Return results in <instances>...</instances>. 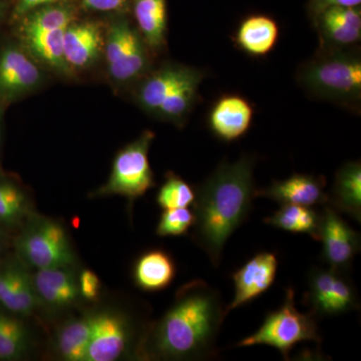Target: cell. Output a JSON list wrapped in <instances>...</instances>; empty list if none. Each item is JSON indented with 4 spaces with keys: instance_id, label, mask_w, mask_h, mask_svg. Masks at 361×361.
Segmentation results:
<instances>
[{
    "instance_id": "obj_1",
    "label": "cell",
    "mask_w": 361,
    "mask_h": 361,
    "mask_svg": "<svg viewBox=\"0 0 361 361\" xmlns=\"http://www.w3.org/2000/svg\"><path fill=\"white\" fill-rule=\"evenodd\" d=\"M225 308L219 292L203 280L185 284L167 312L149 326L142 355L151 360H210L217 355Z\"/></svg>"
},
{
    "instance_id": "obj_2",
    "label": "cell",
    "mask_w": 361,
    "mask_h": 361,
    "mask_svg": "<svg viewBox=\"0 0 361 361\" xmlns=\"http://www.w3.org/2000/svg\"><path fill=\"white\" fill-rule=\"evenodd\" d=\"M255 163L252 156L234 163L223 161L195 190L192 239L215 267L220 264L226 242L251 212Z\"/></svg>"
},
{
    "instance_id": "obj_3",
    "label": "cell",
    "mask_w": 361,
    "mask_h": 361,
    "mask_svg": "<svg viewBox=\"0 0 361 361\" xmlns=\"http://www.w3.org/2000/svg\"><path fill=\"white\" fill-rule=\"evenodd\" d=\"M205 73L179 63H166L135 85V104L147 115L183 127L198 103Z\"/></svg>"
},
{
    "instance_id": "obj_4",
    "label": "cell",
    "mask_w": 361,
    "mask_h": 361,
    "mask_svg": "<svg viewBox=\"0 0 361 361\" xmlns=\"http://www.w3.org/2000/svg\"><path fill=\"white\" fill-rule=\"evenodd\" d=\"M312 97L357 111L361 102V56L355 47L320 49L297 73Z\"/></svg>"
},
{
    "instance_id": "obj_5",
    "label": "cell",
    "mask_w": 361,
    "mask_h": 361,
    "mask_svg": "<svg viewBox=\"0 0 361 361\" xmlns=\"http://www.w3.org/2000/svg\"><path fill=\"white\" fill-rule=\"evenodd\" d=\"M18 42L45 70L70 77L63 58L66 30L75 20L73 7L61 4L39 7L20 20Z\"/></svg>"
},
{
    "instance_id": "obj_6",
    "label": "cell",
    "mask_w": 361,
    "mask_h": 361,
    "mask_svg": "<svg viewBox=\"0 0 361 361\" xmlns=\"http://www.w3.org/2000/svg\"><path fill=\"white\" fill-rule=\"evenodd\" d=\"M20 229L14 247L26 267L39 270L75 266L70 237L59 221L32 212Z\"/></svg>"
},
{
    "instance_id": "obj_7",
    "label": "cell",
    "mask_w": 361,
    "mask_h": 361,
    "mask_svg": "<svg viewBox=\"0 0 361 361\" xmlns=\"http://www.w3.org/2000/svg\"><path fill=\"white\" fill-rule=\"evenodd\" d=\"M153 51L127 18L111 21L104 32L106 73L116 87L135 85L152 70Z\"/></svg>"
},
{
    "instance_id": "obj_8",
    "label": "cell",
    "mask_w": 361,
    "mask_h": 361,
    "mask_svg": "<svg viewBox=\"0 0 361 361\" xmlns=\"http://www.w3.org/2000/svg\"><path fill=\"white\" fill-rule=\"evenodd\" d=\"M295 292L288 288L284 302L278 310L271 311L257 331L242 339L236 348L272 346L281 353L285 360L297 344L304 341L322 342L316 318L311 313H301L295 306Z\"/></svg>"
},
{
    "instance_id": "obj_9",
    "label": "cell",
    "mask_w": 361,
    "mask_h": 361,
    "mask_svg": "<svg viewBox=\"0 0 361 361\" xmlns=\"http://www.w3.org/2000/svg\"><path fill=\"white\" fill-rule=\"evenodd\" d=\"M155 134L147 130L116 154L108 180L92 194V198L121 196L130 204L155 186L149 151Z\"/></svg>"
},
{
    "instance_id": "obj_10",
    "label": "cell",
    "mask_w": 361,
    "mask_h": 361,
    "mask_svg": "<svg viewBox=\"0 0 361 361\" xmlns=\"http://www.w3.org/2000/svg\"><path fill=\"white\" fill-rule=\"evenodd\" d=\"M47 71L18 40L0 44V104L35 94L47 82Z\"/></svg>"
},
{
    "instance_id": "obj_11",
    "label": "cell",
    "mask_w": 361,
    "mask_h": 361,
    "mask_svg": "<svg viewBox=\"0 0 361 361\" xmlns=\"http://www.w3.org/2000/svg\"><path fill=\"white\" fill-rule=\"evenodd\" d=\"M304 302L315 318L343 314L358 307L357 294L346 273L330 268H311Z\"/></svg>"
},
{
    "instance_id": "obj_12",
    "label": "cell",
    "mask_w": 361,
    "mask_h": 361,
    "mask_svg": "<svg viewBox=\"0 0 361 361\" xmlns=\"http://www.w3.org/2000/svg\"><path fill=\"white\" fill-rule=\"evenodd\" d=\"M135 334V323L123 311H96L85 361L121 360L134 345Z\"/></svg>"
},
{
    "instance_id": "obj_13",
    "label": "cell",
    "mask_w": 361,
    "mask_h": 361,
    "mask_svg": "<svg viewBox=\"0 0 361 361\" xmlns=\"http://www.w3.org/2000/svg\"><path fill=\"white\" fill-rule=\"evenodd\" d=\"M318 241L322 242L323 262L330 269L348 274L353 259L360 251V234L329 205H324L320 212Z\"/></svg>"
},
{
    "instance_id": "obj_14",
    "label": "cell",
    "mask_w": 361,
    "mask_h": 361,
    "mask_svg": "<svg viewBox=\"0 0 361 361\" xmlns=\"http://www.w3.org/2000/svg\"><path fill=\"white\" fill-rule=\"evenodd\" d=\"M0 307L21 318L39 308L32 273L18 257L0 263Z\"/></svg>"
},
{
    "instance_id": "obj_15",
    "label": "cell",
    "mask_w": 361,
    "mask_h": 361,
    "mask_svg": "<svg viewBox=\"0 0 361 361\" xmlns=\"http://www.w3.org/2000/svg\"><path fill=\"white\" fill-rule=\"evenodd\" d=\"M75 266L35 270L33 285L39 307L58 313L70 310L80 301Z\"/></svg>"
},
{
    "instance_id": "obj_16",
    "label": "cell",
    "mask_w": 361,
    "mask_h": 361,
    "mask_svg": "<svg viewBox=\"0 0 361 361\" xmlns=\"http://www.w3.org/2000/svg\"><path fill=\"white\" fill-rule=\"evenodd\" d=\"M278 259L271 252H259L232 275L235 294L232 302L225 308L226 315L262 295L274 283Z\"/></svg>"
},
{
    "instance_id": "obj_17",
    "label": "cell",
    "mask_w": 361,
    "mask_h": 361,
    "mask_svg": "<svg viewBox=\"0 0 361 361\" xmlns=\"http://www.w3.org/2000/svg\"><path fill=\"white\" fill-rule=\"evenodd\" d=\"M320 49H349L361 39V8L360 6H331L312 20Z\"/></svg>"
},
{
    "instance_id": "obj_18",
    "label": "cell",
    "mask_w": 361,
    "mask_h": 361,
    "mask_svg": "<svg viewBox=\"0 0 361 361\" xmlns=\"http://www.w3.org/2000/svg\"><path fill=\"white\" fill-rule=\"evenodd\" d=\"M104 32L92 21L71 23L63 42V58L71 75L90 70L103 56Z\"/></svg>"
},
{
    "instance_id": "obj_19",
    "label": "cell",
    "mask_w": 361,
    "mask_h": 361,
    "mask_svg": "<svg viewBox=\"0 0 361 361\" xmlns=\"http://www.w3.org/2000/svg\"><path fill=\"white\" fill-rule=\"evenodd\" d=\"M325 186L326 179L322 176L293 174L287 179L274 180L265 189L256 190L255 197H265L281 205L291 204L313 208L329 204Z\"/></svg>"
},
{
    "instance_id": "obj_20",
    "label": "cell",
    "mask_w": 361,
    "mask_h": 361,
    "mask_svg": "<svg viewBox=\"0 0 361 361\" xmlns=\"http://www.w3.org/2000/svg\"><path fill=\"white\" fill-rule=\"evenodd\" d=\"M254 109L248 99L239 94H225L217 99L208 116L211 132L221 141H237L248 132Z\"/></svg>"
},
{
    "instance_id": "obj_21",
    "label": "cell",
    "mask_w": 361,
    "mask_h": 361,
    "mask_svg": "<svg viewBox=\"0 0 361 361\" xmlns=\"http://www.w3.org/2000/svg\"><path fill=\"white\" fill-rule=\"evenodd\" d=\"M279 39V26L276 21L264 14H254L240 23L235 32V44L251 56H267Z\"/></svg>"
},
{
    "instance_id": "obj_22",
    "label": "cell",
    "mask_w": 361,
    "mask_h": 361,
    "mask_svg": "<svg viewBox=\"0 0 361 361\" xmlns=\"http://www.w3.org/2000/svg\"><path fill=\"white\" fill-rule=\"evenodd\" d=\"M337 212L346 214L361 222V164L348 161L336 174L329 194V204Z\"/></svg>"
},
{
    "instance_id": "obj_23",
    "label": "cell",
    "mask_w": 361,
    "mask_h": 361,
    "mask_svg": "<svg viewBox=\"0 0 361 361\" xmlns=\"http://www.w3.org/2000/svg\"><path fill=\"white\" fill-rule=\"evenodd\" d=\"M174 259L167 252L155 249L142 254L135 261L133 278L135 286L142 291L164 290L174 281Z\"/></svg>"
},
{
    "instance_id": "obj_24",
    "label": "cell",
    "mask_w": 361,
    "mask_h": 361,
    "mask_svg": "<svg viewBox=\"0 0 361 361\" xmlns=\"http://www.w3.org/2000/svg\"><path fill=\"white\" fill-rule=\"evenodd\" d=\"M135 27L153 52L167 42L168 16L166 0H133Z\"/></svg>"
},
{
    "instance_id": "obj_25",
    "label": "cell",
    "mask_w": 361,
    "mask_h": 361,
    "mask_svg": "<svg viewBox=\"0 0 361 361\" xmlns=\"http://www.w3.org/2000/svg\"><path fill=\"white\" fill-rule=\"evenodd\" d=\"M35 212L32 197L20 180L0 172V227L20 228Z\"/></svg>"
},
{
    "instance_id": "obj_26",
    "label": "cell",
    "mask_w": 361,
    "mask_h": 361,
    "mask_svg": "<svg viewBox=\"0 0 361 361\" xmlns=\"http://www.w3.org/2000/svg\"><path fill=\"white\" fill-rule=\"evenodd\" d=\"M94 312L73 317L59 327L54 348L61 360L85 361L92 330Z\"/></svg>"
},
{
    "instance_id": "obj_27",
    "label": "cell",
    "mask_w": 361,
    "mask_h": 361,
    "mask_svg": "<svg viewBox=\"0 0 361 361\" xmlns=\"http://www.w3.org/2000/svg\"><path fill=\"white\" fill-rule=\"evenodd\" d=\"M32 348V336L23 318L0 310V360L25 358Z\"/></svg>"
},
{
    "instance_id": "obj_28",
    "label": "cell",
    "mask_w": 361,
    "mask_h": 361,
    "mask_svg": "<svg viewBox=\"0 0 361 361\" xmlns=\"http://www.w3.org/2000/svg\"><path fill=\"white\" fill-rule=\"evenodd\" d=\"M264 222L284 231L310 235L316 241L319 238L320 213L312 207L285 204Z\"/></svg>"
},
{
    "instance_id": "obj_29",
    "label": "cell",
    "mask_w": 361,
    "mask_h": 361,
    "mask_svg": "<svg viewBox=\"0 0 361 361\" xmlns=\"http://www.w3.org/2000/svg\"><path fill=\"white\" fill-rule=\"evenodd\" d=\"M196 192L175 173L168 172L164 184L157 194V204L165 209L188 208L193 205Z\"/></svg>"
},
{
    "instance_id": "obj_30",
    "label": "cell",
    "mask_w": 361,
    "mask_h": 361,
    "mask_svg": "<svg viewBox=\"0 0 361 361\" xmlns=\"http://www.w3.org/2000/svg\"><path fill=\"white\" fill-rule=\"evenodd\" d=\"M194 224L193 211L189 208L165 209L157 225L159 237L184 236Z\"/></svg>"
},
{
    "instance_id": "obj_31",
    "label": "cell",
    "mask_w": 361,
    "mask_h": 361,
    "mask_svg": "<svg viewBox=\"0 0 361 361\" xmlns=\"http://www.w3.org/2000/svg\"><path fill=\"white\" fill-rule=\"evenodd\" d=\"M78 288L80 299L87 302H96L101 296L102 282L94 271L84 269L78 274Z\"/></svg>"
},
{
    "instance_id": "obj_32",
    "label": "cell",
    "mask_w": 361,
    "mask_h": 361,
    "mask_svg": "<svg viewBox=\"0 0 361 361\" xmlns=\"http://www.w3.org/2000/svg\"><path fill=\"white\" fill-rule=\"evenodd\" d=\"M361 0H308L307 11L311 20L331 6H360Z\"/></svg>"
},
{
    "instance_id": "obj_33",
    "label": "cell",
    "mask_w": 361,
    "mask_h": 361,
    "mask_svg": "<svg viewBox=\"0 0 361 361\" xmlns=\"http://www.w3.org/2000/svg\"><path fill=\"white\" fill-rule=\"evenodd\" d=\"M82 4L89 11L111 13L125 9L127 6V0H82Z\"/></svg>"
},
{
    "instance_id": "obj_34",
    "label": "cell",
    "mask_w": 361,
    "mask_h": 361,
    "mask_svg": "<svg viewBox=\"0 0 361 361\" xmlns=\"http://www.w3.org/2000/svg\"><path fill=\"white\" fill-rule=\"evenodd\" d=\"M63 0H18L14 7L13 16L16 20H20L26 13L39 8V7L51 6V4H61Z\"/></svg>"
},
{
    "instance_id": "obj_35",
    "label": "cell",
    "mask_w": 361,
    "mask_h": 361,
    "mask_svg": "<svg viewBox=\"0 0 361 361\" xmlns=\"http://www.w3.org/2000/svg\"><path fill=\"white\" fill-rule=\"evenodd\" d=\"M4 231H6V230L0 227V254L6 248V237Z\"/></svg>"
},
{
    "instance_id": "obj_36",
    "label": "cell",
    "mask_w": 361,
    "mask_h": 361,
    "mask_svg": "<svg viewBox=\"0 0 361 361\" xmlns=\"http://www.w3.org/2000/svg\"><path fill=\"white\" fill-rule=\"evenodd\" d=\"M2 104H0V144H1V137H2Z\"/></svg>"
},
{
    "instance_id": "obj_37",
    "label": "cell",
    "mask_w": 361,
    "mask_h": 361,
    "mask_svg": "<svg viewBox=\"0 0 361 361\" xmlns=\"http://www.w3.org/2000/svg\"><path fill=\"white\" fill-rule=\"evenodd\" d=\"M4 11H6V7H4V4L0 2V20H1L2 16H4Z\"/></svg>"
}]
</instances>
